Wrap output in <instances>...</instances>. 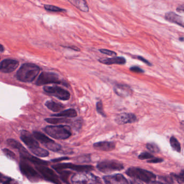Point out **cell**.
I'll list each match as a JSON object with an SVG mask.
<instances>
[{"label":"cell","mask_w":184,"mask_h":184,"mask_svg":"<svg viewBox=\"0 0 184 184\" xmlns=\"http://www.w3.org/2000/svg\"><path fill=\"white\" fill-rule=\"evenodd\" d=\"M70 3L77 9L83 12H87L89 11V8L85 0H68Z\"/></svg>","instance_id":"21"},{"label":"cell","mask_w":184,"mask_h":184,"mask_svg":"<svg viewBox=\"0 0 184 184\" xmlns=\"http://www.w3.org/2000/svg\"><path fill=\"white\" fill-rule=\"evenodd\" d=\"M63 47H65V48H68V49H70L74 50V51H80V50H80V49H79V48L76 47V46H74V45H73V46H68V47L63 46Z\"/></svg>","instance_id":"41"},{"label":"cell","mask_w":184,"mask_h":184,"mask_svg":"<svg viewBox=\"0 0 184 184\" xmlns=\"http://www.w3.org/2000/svg\"><path fill=\"white\" fill-rule=\"evenodd\" d=\"M79 161L83 163V162H88L90 161V155H87L85 156H82V158H78Z\"/></svg>","instance_id":"39"},{"label":"cell","mask_w":184,"mask_h":184,"mask_svg":"<svg viewBox=\"0 0 184 184\" xmlns=\"http://www.w3.org/2000/svg\"><path fill=\"white\" fill-rule=\"evenodd\" d=\"M2 151L4 153V154L6 155V157H7L10 159L12 160V161H16L17 159L16 155H15V153L12 152V151H10V150L8 149H3Z\"/></svg>","instance_id":"30"},{"label":"cell","mask_w":184,"mask_h":184,"mask_svg":"<svg viewBox=\"0 0 184 184\" xmlns=\"http://www.w3.org/2000/svg\"><path fill=\"white\" fill-rule=\"evenodd\" d=\"M34 137L29 133L26 131H23L21 132L20 138L22 141L24 143L28 146V147L30 150V151H32L33 150L35 149L40 147V145L38 142L34 139Z\"/></svg>","instance_id":"13"},{"label":"cell","mask_w":184,"mask_h":184,"mask_svg":"<svg viewBox=\"0 0 184 184\" xmlns=\"http://www.w3.org/2000/svg\"><path fill=\"white\" fill-rule=\"evenodd\" d=\"M96 167L98 171L104 173H109L117 171H121L124 168L122 163L114 160L102 161L97 164Z\"/></svg>","instance_id":"8"},{"label":"cell","mask_w":184,"mask_h":184,"mask_svg":"<svg viewBox=\"0 0 184 184\" xmlns=\"http://www.w3.org/2000/svg\"><path fill=\"white\" fill-rule=\"evenodd\" d=\"M36 85L41 86L49 84H63L67 87V84L65 81L62 80L57 73L51 72H43L38 77L35 83Z\"/></svg>","instance_id":"5"},{"label":"cell","mask_w":184,"mask_h":184,"mask_svg":"<svg viewBox=\"0 0 184 184\" xmlns=\"http://www.w3.org/2000/svg\"><path fill=\"white\" fill-rule=\"evenodd\" d=\"M164 160L163 159L160 158H152L151 160L148 161L147 162L149 163H159L162 161H163Z\"/></svg>","instance_id":"37"},{"label":"cell","mask_w":184,"mask_h":184,"mask_svg":"<svg viewBox=\"0 0 184 184\" xmlns=\"http://www.w3.org/2000/svg\"><path fill=\"white\" fill-rule=\"evenodd\" d=\"M115 122L118 124L122 125L128 123H135L137 120L136 115L131 113H123L118 114L115 118Z\"/></svg>","instance_id":"14"},{"label":"cell","mask_w":184,"mask_h":184,"mask_svg":"<svg viewBox=\"0 0 184 184\" xmlns=\"http://www.w3.org/2000/svg\"><path fill=\"white\" fill-rule=\"evenodd\" d=\"M172 177L173 180H175L178 183L183 184L184 183V171H181V172L178 174H170Z\"/></svg>","instance_id":"29"},{"label":"cell","mask_w":184,"mask_h":184,"mask_svg":"<svg viewBox=\"0 0 184 184\" xmlns=\"http://www.w3.org/2000/svg\"><path fill=\"white\" fill-rule=\"evenodd\" d=\"M21 158L23 159L26 161H28L33 164H35V165H45L47 166L48 165V162L46 161H43L40 159L35 157L34 156H32L30 155L29 152H26V153L23 155H20Z\"/></svg>","instance_id":"20"},{"label":"cell","mask_w":184,"mask_h":184,"mask_svg":"<svg viewBox=\"0 0 184 184\" xmlns=\"http://www.w3.org/2000/svg\"><path fill=\"white\" fill-rule=\"evenodd\" d=\"M7 143L10 147H11L13 149L18 150L20 154H22L23 153L26 152V150L22 145L19 143L18 141L14 139H8L7 140Z\"/></svg>","instance_id":"23"},{"label":"cell","mask_w":184,"mask_h":184,"mask_svg":"<svg viewBox=\"0 0 184 184\" xmlns=\"http://www.w3.org/2000/svg\"><path fill=\"white\" fill-rule=\"evenodd\" d=\"M36 169H37L41 175L48 181L55 184H61V181L59 180L57 175L49 167L45 165H36Z\"/></svg>","instance_id":"11"},{"label":"cell","mask_w":184,"mask_h":184,"mask_svg":"<svg viewBox=\"0 0 184 184\" xmlns=\"http://www.w3.org/2000/svg\"><path fill=\"white\" fill-rule=\"evenodd\" d=\"M106 184H128L129 182L125 177L122 174H115L113 175H106L103 177Z\"/></svg>","instance_id":"15"},{"label":"cell","mask_w":184,"mask_h":184,"mask_svg":"<svg viewBox=\"0 0 184 184\" xmlns=\"http://www.w3.org/2000/svg\"><path fill=\"white\" fill-rule=\"evenodd\" d=\"M137 59H139V60H140V61L143 62V63H145V64L147 65H149V66H151V65H152V64H151L149 61H148L147 59H144V57H141V56H138L137 57Z\"/></svg>","instance_id":"38"},{"label":"cell","mask_w":184,"mask_h":184,"mask_svg":"<svg viewBox=\"0 0 184 184\" xmlns=\"http://www.w3.org/2000/svg\"><path fill=\"white\" fill-rule=\"evenodd\" d=\"M28 161L21 159L20 163V169L22 173L30 181L37 182L42 179L41 174L27 163Z\"/></svg>","instance_id":"7"},{"label":"cell","mask_w":184,"mask_h":184,"mask_svg":"<svg viewBox=\"0 0 184 184\" xmlns=\"http://www.w3.org/2000/svg\"><path fill=\"white\" fill-rule=\"evenodd\" d=\"M53 117H69L74 118L77 116V113L76 110L73 108H69L65 110V111H61L58 114H53L51 115Z\"/></svg>","instance_id":"24"},{"label":"cell","mask_w":184,"mask_h":184,"mask_svg":"<svg viewBox=\"0 0 184 184\" xmlns=\"http://www.w3.org/2000/svg\"><path fill=\"white\" fill-rule=\"evenodd\" d=\"M44 120L47 123L53 124H57L62 123H70L72 122L71 120L67 118L62 117V118H45Z\"/></svg>","instance_id":"25"},{"label":"cell","mask_w":184,"mask_h":184,"mask_svg":"<svg viewBox=\"0 0 184 184\" xmlns=\"http://www.w3.org/2000/svg\"><path fill=\"white\" fill-rule=\"evenodd\" d=\"M19 65V62L13 59H5L1 62L0 70L3 73H10L14 71Z\"/></svg>","instance_id":"12"},{"label":"cell","mask_w":184,"mask_h":184,"mask_svg":"<svg viewBox=\"0 0 184 184\" xmlns=\"http://www.w3.org/2000/svg\"><path fill=\"white\" fill-rule=\"evenodd\" d=\"M43 130L50 137L59 140L67 139L72 135L71 128L68 125L47 126Z\"/></svg>","instance_id":"2"},{"label":"cell","mask_w":184,"mask_h":184,"mask_svg":"<svg viewBox=\"0 0 184 184\" xmlns=\"http://www.w3.org/2000/svg\"><path fill=\"white\" fill-rule=\"evenodd\" d=\"M70 158H68V157H61V158H56L54 159L51 160V161L53 163H59L62 161H67L69 160Z\"/></svg>","instance_id":"40"},{"label":"cell","mask_w":184,"mask_h":184,"mask_svg":"<svg viewBox=\"0 0 184 184\" xmlns=\"http://www.w3.org/2000/svg\"><path fill=\"white\" fill-rule=\"evenodd\" d=\"M126 174L132 178L143 181L145 183H153L156 179L154 173L146 169L137 167H130L126 171Z\"/></svg>","instance_id":"3"},{"label":"cell","mask_w":184,"mask_h":184,"mask_svg":"<svg viewBox=\"0 0 184 184\" xmlns=\"http://www.w3.org/2000/svg\"><path fill=\"white\" fill-rule=\"evenodd\" d=\"M177 11L178 12H184V4L179 6L177 8Z\"/></svg>","instance_id":"42"},{"label":"cell","mask_w":184,"mask_h":184,"mask_svg":"<svg viewBox=\"0 0 184 184\" xmlns=\"http://www.w3.org/2000/svg\"><path fill=\"white\" fill-rule=\"evenodd\" d=\"M180 128L182 131H184V120L181 121L180 124Z\"/></svg>","instance_id":"43"},{"label":"cell","mask_w":184,"mask_h":184,"mask_svg":"<svg viewBox=\"0 0 184 184\" xmlns=\"http://www.w3.org/2000/svg\"><path fill=\"white\" fill-rule=\"evenodd\" d=\"M45 105L47 106V108L54 112H59L65 108V105L60 103L56 102L53 100H48L45 103Z\"/></svg>","instance_id":"22"},{"label":"cell","mask_w":184,"mask_h":184,"mask_svg":"<svg viewBox=\"0 0 184 184\" xmlns=\"http://www.w3.org/2000/svg\"><path fill=\"white\" fill-rule=\"evenodd\" d=\"M94 149L102 151H111L115 149L116 144L112 141H103L94 144Z\"/></svg>","instance_id":"17"},{"label":"cell","mask_w":184,"mask_h":184,"mask_svg":"<svg viewBox=\"0 0 184 184\" xmlns=\"http://www.w3.org/2000/svg\"><path fill=\"white\" fill-rule=\"evenodd\" d=\"M155 157L153 155L150 154L148 152H143L138 156V158L140 160H145V159H151Z\"/></svg>","instance_id":"33"},{"label":"cell","mask_w":184,"mask_h":184,"mask_svg":"<svg viewBox=\"0 0 184 184\" xmlns=\"http://www.w3.org/2000/svg\"><path fill=\"white\" fill-rule=\"evenodd\" d=\"M43 90L46 94L55 97L61 100L70 99V94L68 91L58 86H45Z\"/></svg>","instance_id":"9"},{"label":"cell","mask_w":184,"mask_h":184,"mask_svg":"<svg viewBox=\"0 0 184 184\" xmlns=\"http://www.w3.org/2000/svg\"><path fill=\"white\" fill-rule=\"evenodd\" d=\"M44 9L48 12H65V9L59 8L57 6L50 5V4H45L44 6Z\"/></svg>","instance_id":"28"},{"label":"cell","mask_w":184,"mask_h":184,"mask_svg":"<svg viewBox=\"0 0 184 184\" xmlns=\"http://www.w3.org/2000/svg\"><path fill=\"white\" fill-rule=\"evenodd\" d=\"M146 148L152 153H158L160 151L159 147L155 143H148L146 144Z\"/></svg>","instance_id":"31"},{"label":"cell","mask_w":184,"mask_h":184,"mask_svg":"<svg viewBox=\"0 0 184 184\" xmlns=\"http://www.w3.org/2000/svg\"><path fill=\"white\" fill-rule=\"evenodd\" d=\"M41 69L38 65L33 63H24L18 70L16 78L20 82H32L37 76Z\"/></svg>","instance_id":"1"},{"label":"cell","mask_w":184,"mask_h":184,"mask_svg":"<svg viewBox=\"0 0 184 184\" xmlns=\"http://www.w3.org/2000/svg\"><path fill=\"white\" fill-rule=\"evenodd\" d=\"M165 18L169 22L178 24L184 28V22L183 18L172 12H169L165 14Z\"/></svg>","instance_id":"18"},{"label":"cell","mask_w":184,"mask_h":184,"mask_svg":"<svg viewBox=\"0 0 184 184\" xmlns=\"http://www.w3.org/2000/svg\"><path fill=\"white\" fill-rule=\"evenodd\" d=\"M99 62L106 65H119L125 64L126 59L123 57H114L112 58L100 59Z\"/></svg>","instance_id":"19"},{"label":"cell","mask_w":184,"mask_h":184,"mask_svg":"<svg viewBox=\"0 0 184 184\" xmlns=\"http://www.w3.org/2000/svg\"><path fill=\"white\" fill-rule=\"evenodd\" d=\"M52 167L57 172L62 169H70L78 172H89L94 169V166L90 165H78L71 163H63L52 166Z\"/></svg>","instance_id":"10"},{"label":"cell","mask_w":184,"mask_h":184,"mask_svg":"<svg viewBox=\"0 0 184 184\" xmlns=\"http://www.w3.org/2000/svg\"><path fill=\"white\" fill-rule=\"evenodd\" d=\"M96 110L98 113L99 114H101L103 117H106V114L104 113V111L103 110V103L101 101H98L96 103Z\"/></svg>","instance_id":"32"},{"label":"cell","mask_w":184,"mask_h":184,"mask_svg":"<svg viewBox=\"0 0 184 184\" xmlns=\"http://www.w3.org/2000/svg\"><path fill=\"white\" fill-rule=\"evenodd\" d=\"M114 92L121 97L130 96L132 94L131 88L127 85L116 84L114 87Z\"/></svg>","instance_id":"16"},{"label":"cell","mask_w":184,"mask_h":184,"mask_svg":"<svg viewBox=\"0 0 184 184\" xmlns=\"http://www.w3.org/2000/svg\"><path fill=\"white\" fill-rule=\"evenodd\" d=\"M169 143L172 149L176 152H181V145L178 140L174 137H172L169 139Z\"/></svg>","instance_id":"26"},{"label":"cell","mask_w":184,"mask_h":184,"mask_svg":"<svg viewBox=\"0 0 184 184\" xmlns=\"http://www.w3.org/2000/svg\"><path fill=\"white\" fill-rule=\"evenodd\" d=\"M130 71H131L133 73H144V71L142 69H141L138 67H136V66H134V67H130Z\"/></svg>","instance_id":"36"},{"label":"cell","mask_w":184,"mask_h":184,"mask_svg":"<svg viewBox=\"0 0 184 184\" xmlns=\"http://www.w3.org/2000/svg\"><path fill=\"white\" fill-rule=\"evenodd\" d=\"M73 183L75 184H99L100 179L89 172H83L74 174L71 179Z\"/></svg>","instance_id":"6"},{"label":"cell","mask_w":184,"mask_h":184,"mask_svg":"<svg viewBox=\"0 0 184 184\" xmlns=\"http://www.w3.org/2000/svg\"><path fill=\"white\" fill-rule=\"evenodd\" d=\"M100 51L102 54H104L105 55H107L110 56H117V53H115L114 51H111V50H108V49H100Z\"/></svg>","instance_id":"34"},{"label":"cell","mask_w":184,"mask_h":184,"mask_svg":"<svg viewBox=\"0 0 184 184\" xmlns=\"http://www.w3.org/2000/svg\"><path fill=\"white\" fill-rule=\"evenodd\" d=\"M33 136L48 149L50 150L53 152H58L63 154L70 153L69 150L66 149L65 147H63L60 144L56 143L54 140L51 139L40 132H34Z\"/></svg>","instance_id":"4"},{"label":"cell","mask_w":184,"mask_h":184,"mask_svg":"<svg viewBox=\"0 0 184 184\" xmlns=\"http://www.w3.org/2000/svg\"><path fill=\"white\" fill-rule=\"evenodd\" d=\"M4 51V47L2 44H1V53H3Z\"/></svg>","instance_id":"44"},{"label":"cell","mask_w":184,"mask_h":184,"mask_svg":"<svg viewBox=\"0 0 184 184\" xmlns=\"http://www.w3.org/2000/svg\"><path fill=\"white\" fill-rule=\"evenodd\" d=\"M13 180L9 177L1 175V183L3 184H11Z\"/></svg>","instance_id":"35"},{"label":"cell","mask_w":184,"mask_h":184,"mask_svg":"<svg viewBox=\"0 0 184 184\" xmlns=\"http://www.w3.org/2000/svg\"><path fill=\"white\" fill-rule=\"evenodd\" d=\"M31 152H32V153L35 154L36 155L40 157H42V158L48 157L49 155V153L47 150L42 148L40 146L31 151Z\"/></svg>","instance_id":"27"}]
</instances>
